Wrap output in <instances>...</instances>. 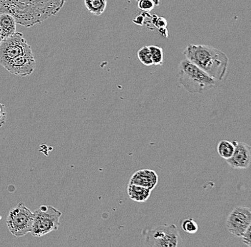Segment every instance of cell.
I'll list each match as a JSON object with an SVG mask.
<instances>
[{
	"mask_svg": "<svg viewBox=\"0 0 251 247\" xmlns=\"http://www.w3.org/2000/svg\"><path fill=\"white\" fill-rule=\"evenodd\" d=\"M66 0H0V14L7 13L26 27L40 24L56 15Z\"/></svg>",
	"mask_w": 251,
	"mask_h": 247,
	"instance_id": "1",
	"label": "cell"
},
{
	"mask_svg": "<svg viewBox=\"0 0 251 247\" xmlns=\"http://www.w3.org/2000/svg\"><path fill=\"white\" fill-rule=\"evenodd\" d=\"M186 59L217 81L225 78L229 59L221 50L204 45H190L183 51Z\"/></svg>",
	"mask_w": 251,
	"mask_h": 247,
	"instance_id": "2",
	"label": "cell"
},
{
	"mask_svg": "<svg viewBox=\"0 0 251 247\" xmlns=\"http://www.w3.org/2000/svg\"><path fill=\"white\" fill-rule=\"evenodd\" d=\"M178 80L183 88L191 93H203L213 89L217 82V80L207 74L187 59L180 62Z\"/></svg>",
	"mask_w": 251,
	"mask_h": 247,
	"instance_id": "3",
	"label": "cell"
},
{
	"mask_svg": "<svg viewBox=\"0 0 251 247\" xmlns=\"http://www.w3.org/2000/svg\"><path fill=\"white\" fill-rule=\"evenodd\" d=\"M32 227L30 231L33 237H41L53 231L57 230L60 225L62 212L50 205H42L33 212Z\"/></svg>",
	"mask_w": 251,
	"mask_h": 247,
	"instance_id": "4",
	"label": "cell"
},
{
	"mask_svg": "<svg viewBox=\"0 0 251 247\" xmlns=\"http://www.w3.org/2000/svg\"><path fill=\"white\" fill-rule=\"evenodd\" d=\"M33 212L23 202H20L9 211L6 220L8 229L16 237L30 233L33 223Z\"/></svg>",
	"mask_w": 251,
	"mask_h": 247,
	"instance_id": "5",
	"label": "cell"
},
{
	"mask_svg": "<svg viewBox=\"0 0 251 247\" xmlns=\"http://www.w3.org/2000/svg\"><path fill=\"white\" fill-rule=\"evenodd\" d=\"M179 242V233L174 224L161 225L146 234V243L149 247H176Z\"/></svg>",
	"mask_w": 251,
	"mask_h": 247,
	"instance_id": "6",
	"label": "cell"
},
{
	"mask_svg": "<svg viewBox=\"0 0 251 247\" xmlns=\"http://www.w3.org/2000/svg\"><path fill=\"white\" fill-rule=\"evenodd\" d=\"M32 52L31 46L23 34L16 32L13 35L4 39L0 44V64L3 67L15 58Z\"/></svg>",
	"mask_w": 251,
	"mask_h": 247,
	"instance_id": "7",
	"label": "cell"
},
{
	"mask_svg": "<svg viewBox=\"0 0 251 247\" xmlns=\"http://www.w3.org/2000/svg\"><path fill=\"white\" fill-rule=\"evenodd\" d=\"M251 226L250 208L238 206L233 209L227 217L226 226L229 232L235 237H241Z\"/></svg>",
	"mask_w": 251,
	"mask_h": 247,
	"instance_id": "8",
	"label": "cell"
},
{
	"mask_svg": "<svg viewBox=\"0 0 251 247\" xmlns=\"http://www.w3.org/2000/svg\"><path fill=\"white\" fill-rule=\"evenodd\" d=\"M4 68L15 76L22 77L30 76L36 68L35 59L32 52L28 53L9 61Z\"/></svg>",
	"mask_w": 251,
	"mask_h": 247,
	"instance_id": "9",
	"label": "cell"
},
{
	"mask_svg": "<svg viewBox=\"0 0 251 247\" xmlns=\"http://www.w3.org/2000/svg\"><path fill=\"white\" fill-rule=\"evenodd\" d=\"M235 149L231 157L226 159L227 163L234 169H247L251 163V148L247 143L233 142Z\"/></svg>",
	"mask_w": 251,
	"mask_h": 247,
	"instance_id": "10",
	"label": "cell"
},
{
	"mask_svg": "<svg viewBox=\"0 0 251 247\" xmlns=\"http://www.w3.org/2000/svg\"><path fill=\"white\" fill-rule=\"evenodd\" d=\"M158 182V175L154 170L149 169H141L135 172L129 180L130 184L142 186L151 191L156 187Z\"/></svg>",
	"mask_w": 251,
	"mask_h": 247,
	"instance_id": "11",
	"label": "cell"
},
{
	"mask_svg": "<svg viewBox=\"0 0 251 247\" xmlns=\"http://www.w3.org/2000/svg\"><path fill=\"white\" fill-rule=\"evenodd\" d=\"M127 192L130 199L133 201L145 202L150 198L151 190L137 184L128 183Z\"/></svg>",
	"mask_w": 251,
	"mask_h": 247,
	"instance_id": "12",
	"label": "cell"
},
{
	"mask_svg": "<svg viewBox=\"0 0 251 247\" xmlns=\"http://www.w3.org/2000/svg\"><path fill=\"white\" fill-rule=\"evenodd\" d=\"M15 18L7 13L0 14V30L3 38L5 39L13 35L16 32Z\"/></svg>",
	"mask_w": 251,
	"mask_h": 247,
	"instance_id": "13",
	"label": "cell"
},
{
	"mask_svg": "<svg viewBox=\"0 0 251 247\" xmlns=\"http://www.w3.org/2000/svg\"><path fill=\"white\" fill-rule=\"evenodd\" d=\"M86 9L95 16H100L107 6V0H84Z\"/></svg>",
	"mask_w": 251,
	"mask_h": 247,
	"instance_id": "14",
	"label": "cell"
},
{
	"mask_svg": "<svg viewBox=\"0 0 251 247\" xmlns=\"http://www.w3.org/2000/svg\"><path fill=\"white\" fill-rule=\"evenodd\" d=\"M235 147L233 143L227 140H221L217 145V151L222 158L227 159L231 157L234 152Z\"/></svg>",
	"mask_w": 251,
	"mask_h": 247,
	"instance_id": "15",
	"label": "cell"
},
{
	"mask_svg": "<svg viewBox=\"0 0 251 247\" xmlns=\"http://www.w3.org/2000/svg\"><path fill=\"white\" fill-rule=\"evenodd\" d=\"M137 56L139 58V61L144 65L147 66V67L153 65L151 54L149 46H144L141 47L138 51Z\"/></svg>",
	"mask_w": 251,
	"mask_h": 247,
	"instance_id": "16",
	"label": "cell"
},
{
	"mask_svg": "<svg viewBox=\"0 0 251 247\" xmlns=\"http://www.w3.org/2000/svg\"><path fill=\"white\" fill-rule=\"evenodd\" d=\"M151 54L153 65H162L164 61V51L163 48L156 45L149 46Z\"/></svg>",
	"mask_w": 251,
	"mask_h": 247,
	"instance_id": "17",
	"label": "cell"
},
{
	"mask_svg": "<svg viewBox=\"0 0 251 247\" xmlns=\"http://www.w3.org/2000/svg\"><path fill=\"white\" fill-rule=\"evenodd\" d=\"M181 228L185 232L191 234H196L199 230V226L193 219L185 220L182 223Z\"/></svg>",
	"mask_w": 251,
	"mask_h": 247,
	"instance_id": "18",
	"label": "cell"
},
{
	"mask_svg": "<svg viewBox=\"0 0 251 247\" xmlns=\"http://www.w3.org/2000/svg\"><path fill=\"white\" fill-rule=\"evenodd\" d=\"M137 5L139 9L146 12L151 11L155 6L152 0H139Z\"/></svg>",
	"mask_w": 251,
	"mask_h": 247,
	"instance_id": "19",
	"label": "cell"
},
{
	"mask_svg": "<svg viewBox=\"0 0 251 247\" xmlns=\"http://www.w3.org/2000/svg\"><path fill=\"white\" fill-rule=\"evenodd\" d=\"M7 120V110L4 104L0 103V128L4 126Z\"/></svg>",
	"mask_w": 251,
	"mask_h": 247,
	"instance_id": "20",
	"label": "cell"
},
{
	"mask_svg": "<svg viewBox=\"0 0 251 247\" xmlns=\"http://www.w3.org/2000/svg\"><path fill=\"white\" fill-rule=\"evenodd\" d=\"M251 226L248 228L247 230L243 233V235L241 236V238L243 243L246 244L248 247H251Z\"/></svg>",
	"mask_w": 251,
	"mask_h": 247,
	"instance_id": "21",
	"label": "cell"
},
{
	"mask_svg": "<svg viewBox=\"0 0 251 247\" xmlns=\"http://www.w3.org/2000/svg\"><path fill=\"white\" fill-rule=\"evenodd\" d=\"M166 20H165L164 18H162V17H160V18L156 19V26L157 27L160 28V29H161L162 26H166ZM159 29V30H160Z\"/></svg>",
	"mask_w": 251,
	"mask_h": 247,
	"instance_id": "22",
	"label": "cell"
},
{
	"mask_svg": "<svg viewBox=\"0 0 251 247\" xmlns=\"http://www.w3.org/2000/svg\"><path fill=\"white\" fill-rule=\"evenodd\" d=\"M155 6H158L160 4V0H152Z\"/></svg>",
	"mask_w": 251,
	"mask_h": 247,
	"instance_id": "23",
	"label": "cell"
},
{
	"mask_svg": "<svg viewBox=\"0 0 251 247\" xmlns=\"http://www.w3.org/2000/svg\"><path fill=\"white\" fill-rule=\"evenodd\" d=\"M3 40H4V38H3L2 35H1V30H0V44L2 42Z\"/></svg>",
	"mask_w": 251,
	"mask_h": 247,
	"instance_id": "24",
	"label": "cell"
},
{
	"mask_svg": "<svg viewBox=\"0 0 251 247\" xmlns=\"http://www.w3.org/2000/svg\"><path fill=\"white\" fill-rule=\"evenodd\" d=\"M136 1H139V0H136Z\"/></svg>",
	"mask_w": 251,
	"mask_h": 247,
	"instance_id": "25",
	"label": "cell"
}]
</instances>
